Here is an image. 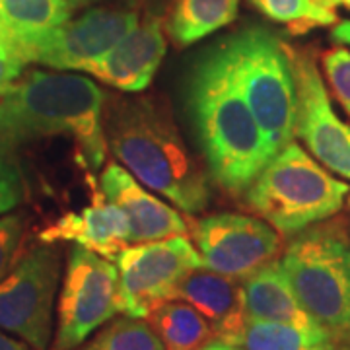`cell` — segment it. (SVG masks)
Listing matches in <instances>:
<instances>
[{
    "label": "cell",
    "instance_id": "1",
    "mask_svg": "<svg viewBox=\"0 0 350 350\" xmlns=\"http://www.w3.org/2000/svg\"><path fill=\"white\" fill-rule=\"evenodd\" d=\"M185 107L211 177L232 195H243L275 158L232 75L222 43L197 59L185 84Z\"/></svg>",
    "mask_w": 350,
    "mask_h": 350
},
{
    "label": "cell",
    "instance_id": "2",
    "mask_svg": "<svg viewBox=\"0 0 350 350\" xmlns=\"http://www.w3.org/2000/svg\"><path fill=\"white\" fill-rule=\"evenodd\" d=\"M105 92L86 76L31 70L0 96V152L39 138H72L88 170L105 160Z\"/></svg>",
    "mask_w": 350,
    "mask_h": 350
},
{
    "label": "cell",
    "instance_id": "3",
    "mask_svg": "<svg viewBox=\"0 0 350 350\" xmlns=\"http://www.w3.org/2000/svg\"><path fill=\"white\" fill-rule=\"evenodd\" d=\"M103 126L115 158L150 191L187 214L202 213L211 204L208 177L156 101H115Z\"/></svg>",
    "mask_w": 350,
    "mask_h": 350
},
{
    "label": "cell",
    "instance_id": "4",
    "mask_svg": "<svg viewBox=\"0 0 350 350\" xmlns=\"http://www.w3.org/2000/svg\"><path fill=\"white\" fill-rule=\"evenodd\" d=\"M350 187L329 175L298 144L290 142L245 189L250 211L284 236L331 218Z\"/></svg>",
    "mask_w": 350,
    "mask_h": 350
},
{
    "label": "cell",
    "instance_id": "5",
    "mask_svg": "<svg viewBox=\"0 0 350 350\" xmlns=\"http://www.w3.org/2000/svg\"><path fill=\"white\" fill-rule=\"evenodd\" d=\"M238 82L275 156L296 135V80L290 51L261 25L239 29L222 43Z\"/></svg>",
    "mask_w": 350,
    "mask_h": 350
},
{
    "label": "cell",
    "instance_id": "6",
    "mask_svg": "<svg viewBox=\"0 0 350 350\" xmlns=\"http://www.w3.org/2000/svg\"><path fill=\"white\" fill-rule=\"evenodd\" d=\"M282 269L301 308L335 337L350 335V238L338 222L298 232Z\"/></svg>",
    "mask_w": 350,
    "mask_h": 350
},
{
    "label": "cell",
    "instance_id": "7",
    "mask_svg": "<svg viewBox=\"0 0 350 350\" xmlns=\"http://www.w3.org/2000/svg\"><path fill=\"white\" fill-rule=\"evenodd\" d=\"M123 312L117 265L82 245H72L57 308V335L51 350L78 349L92 333Z\"/></svg>",
    "mask_w": 350,
    "mask_h": 350
},
{
    "label": "cell",
    "instance_id": "8",
    "mask_svg": "<svg viewBox=\"0 0 350 350\" xmlns=\"http://www.w3.org/2000/svg\"><path fill=\"white\" fill-rule=\"evenodd\" d=\"M59 282L61 251L41 241L0 280V329L22 338L33 350H49Z\"/></svg>",
    "mask_w": 350,
    "mask_h": 350
},
{
    "label": "cell",
    "instance_id": "9",
    "mask_svg": "<svg viewBox=\"0 0 350 350\" xmlns=\"http://www.w3.org/2000/svg\"><path fill=\"white\" fill-rule=\"evenodd\" d=\"M117 271L123 313L146 319L162 301L172 300L177 284L202 267L200 253L187 236L135 243L119 253Z\"/></svg>",
    "mask_w": 350,
    "mask_h": 350
},
{
    "label": "cell",
    "instance_id": "10",
    "mask_svg": "<svg viewBox=\"0 0 350 350\" xmlns=\"http://www.w3.org/2000/svg\"><path fill=\"white\" fill-rule=\"evenodd\" d=\"M202 267L243 280L275 261L280 238L273 226L245 214H213L193 228Z\"/></svg>",
    "mask_w": 350,
    "mask_h": 350
},
{
    "label": "cell",
    "instance_id": "11",
    "mask_svg": "<svg viewBox=\"0 0 350 350\" xmlns=\"http://www.w3.org/2000/svg\"><path fill=\"white\" fill-rule=\"evenodd\" d=\"M288 51L296 80V137L327 170L350 179V126L333 109L312 55Z\"/></svg>",
    "mask_w": 350,
    "mask_h": 350
},
{
    "label": "cell",
    "instance_id": "12",
    "mask_svg": "<svg viewBox=\"0 0 350 350\" xmlns=\"http://www.w3.org/2000/svg\"><path fill=\"white\" fill-rule=\"evenodd\" d=\"M138 14L121 8H90L68 20L33 53L31 63L57 70H84L121 43L138 25Z\"/></svg>",
    "mask_w": 350,
    "mask_h": 350
},
{
    "label": "cell",
    "instance_id": "13",
    "mask_svg": "<svg viewBox=\"0 0 350 350\" xmlns=\"http://www.w3.org/2000/svg\"><path fill=\"white\" fill-rule=\"evenodd\" d=\"M101 193L126 216L131 243H148L187 234L185 218L138 185L131 172L117 163H109L101 174Z\"/></svg>",
    "mask_w": 350,
    "mask_h": 350
},
{
    "label": "cell",
    "instance_id": "14",
    "mask_svg": "<svg viewBox=\"0 0 350 350\" xmlns=\"http://www.w3.org/2000/svg\"><path fill=\"white\" fill-rule=\"evenodd\" d=\"M165 51L167 41L162 20L148 18L138 22L137 27L88 72L121 92H142L150 86Z\"/></svg>",
    "mask_w": 350,
    "mask_h": 350
},
{
    "label": "cell",
    "instance_id": "15",
    "mask_svg": "<svg viewBox=\"0 0 350 350\" xmlns=\"http://www.w3.org/2000/svg\"><path fill=\"white\" fill-rule=\"evenodd\" d=\"M39 239L43 243L75 241L101 257L115 261L129 247V220L103 193H94L92 204L80 213H68L47 226Z\"/></svg>",
    "mask_w": 350,
    "mask_h": 350
},
{
    "label": "cell",
    "instance_id": "16",
    "mask_svg": "<svg viewBox=\"0 0 350 350\" xmlns=\"http://www.w3.org/2000/svg\"><path fill=\"white\" fill-rule=\"evenodd\" d=\"M172 300L191 304L211 323L213 335L234 345L247 315L243 310L241 280L214 273L206 267L191 271L175 288Z\"/></svg>",
    "mask_w": 350,
    "mask_h": 350
},
{
    "label": "cell",
    "instance_id": "17",
    "mask_svg": "<svg viewBox=\"0 0 350 350\" xmlns=\"http://www.w3.org/2000/svg\"><path fill=\"white\" fill-rule=\"evenodd\" d=\"M66 0H0V36L22 63H31L39 45L70 20Z\"/></svg>",
    "mask_w": 350,
    "mask_h": 350
},
{
    "label": "cell",
    "instance_id": "18",
    "mask_svg": "<svg viewBox=\"0 0 350 350\" xmlns=\"http://www.w3.org/2000/svg\"><path fill=\"white\" fill-rule=\"evenodd\" d=\"M243 310L250 319L278 321L290 325H319L301 308L280 261H271L241 280Z\"/></svg>",
    "mask_w": 350,
    "mask_h": 350
},
{
    "label": "cell",
    "instance_id": "19",
    "mask_svg": "<svg viewBox=\"0 0 350 350\" xmlns=\"http://www.w3.org/2000/svg\"><path fill=\"white\" fill-rule=\"evenodd\" d=\"M337 338L321 325L300 327L247 317L234 347L236 350H333Z\"/></svg>",
    "mask_w": 350,
    "mask_h": 350
},
{
    "label": "cell",
    "instance_id": "20",
    "mask_svg": "<svg viewBox=\"0 0 350 350\" xmlns=\"http://www.w3.org/2000/svg\"><path fill=\"white\" fill-rule=\"evenodd\" d=\"M239 0H175L167 33L177 47H189L236 20Z\"/></svg>",
    "mask_w": 350,
    "mask_h": 350
},
{
    "label": "cell",
    "instance_id": "21",
    "mask_svg": "<svg viewBox=\"0 0 350 350\" xmlns=\"http://www.w3.org/2000/svg\"><path fill=\"white\" fill-rule=\"evenodd\" d=\"M163 350H197L213 337L211 323L183 300H165L148 315Z\"/></svg>",
    "mask_w": 350,
    "mask_h": 350
},
{
    "label": "cell",
    "instance_id": "22",
    "mask_svg": "<svg viewBox=\"0 0 350 350\" xmlns=\"http://www.w3.org/2000/svg\"><path fill=\"white\" fill-rule=\"evenodd\" d=\"M269 20L284 24L292 33H306L313 27L337 22L340 0H250Z\"/></svg>",
    "mask_w": 350,
    "mask_h": 350
},
{
    "label": "cell",
    "instance_id": "23",
    "mask_svg": "<svg viewBox=\"0 0 350 350\" xmlns=\"http://www.w3.org/2000/svg\"><path fill=\"white\" fill-rule=\"evenodd\" d=\"M82 350H163V345L148 321L125 315L100 331Z\"/></svg>",
    "mask_w": 350,
    "mask_h": 350
},
{
    "label": "cell",
    "instance_id": "24",
    "mask_svg": "<svg viewBox=\"0 0 350 350\" xmlns=\"http://www.w3.org/2000/svg\"><path fill=\"white\" fill-rule=\"evenodd\" d=\"M25 234L24 214L0 216V280L8 275L18 262Z\"/></svg>",
    "mask_w": 350,
    "mask_h": 350
},
{
    "label": "cell",
    "instance_id": "25",
    "mask_svg": "<svg viewBox=\"0 0 350 350\" xmlns=\"http://www.w3.org/2000/svg\"><path fill=\"white\" fill-rule=\"evenodd\" d=\"M323 68L335 98L350 115V51L342 47L327 51L323 55Z\"/></svg>",
    "mask_w": 350,
    "mask_h": 350
},
{
    "label": "cell",
    "instance_id": "26",
    "mask_svg": "<svg viewBox=\"0 0 350 350\" xmlns=\"http://www.w3.org/2000/svg\"><path fill=\"white\" fill-rule=\"evenodd\" d=\"M24 199V179L10 154L0 152V216L10 213Z\"/></svg>",
    "mask_w": 350,
    "mask_h": 350
},
{
    "label": "cell",
    "instance_id": "27",
    "mask_svg": "<svg viewBox=\"0 0 350 350\" xmlns=\"http://www.w3.org/2000/svg\"><path fill=\"white\" fill-rule=\"evenodd\" d=\"M24 63L16 57H6L0 59V96L8 92V88L22 76Z\"/></svg>",
    "mask_w": 350,
    "mask_h": 350
},
{
    "label": "cell",
    "instance_id": "28",
    "mask_svg": "<svg viewBox=\"0 0 350 350\" xmlns=\"http://www.w3.org/2000/svg\"><path fill=\"white\" fill-rule=\"evenodd\" d=\"M331 39L335 43H340V45H349L350 47V20L347 22H340L333 27L331 31Z\"/></svg>",
    "mask_w": 350,
    "mask_h": 350
},
{
    "label": "cell",
    "instance_id": "29",
    "mask_svg": "<svg viewBox=\"0 0 350 350\" xmlns=\"http://www.w3.org/2000/svg\"><path fill=\"white\" fill-rule=\"evenodd\" d=\"M0 350H29L25 347V342L16 340L10 335H6V331L0 329Z\"/></svg>",
    "mask_w": 350,
    "mask_h": 350
},
{
    "label": "cell",
    "instance_id": "30",
    "mask_svg": "<svg viewBox=\"0 0 350 350\" xmlns=\"http://www.w3.org/2000/svg\"><path fill=\"white\" fill-rule=\"evenodd\" d=\"M197 350H236V347L230 345V342H226L222 338H211L208 342H204Z\"/></svg>",
    "mask_w": 350,
    "mask_h": 350
},
{
    "label": "cell",
    "instance_id": "31",
    "mask_svg": "<svg viewBox=\"0 0 350 350\" xmlns=\"http://www.w3.org/2000/svg\"><path fill=\"white\" fill-rule=\"evenodd\" d=\"M66 2H68V6H70L72 10H78V8H84V6L96 2V0H66Z\"/></svg>",
    "mask_w": 350,
    "mask_h": 350
},
{
    "label": "cell",
    "instance_id": "32",
    "mask_svg": "<svg viewBox=\"0 0 350 350\" xmlns=\"http://www.w3.org/2000/svg\"><path fill=\"white\" fill-rule=\"evenodd\" d=\"M6 57H14V55H12V53H10V51H8V45H6V41H4V38L0 36V59H6ZM16 59H18V57H16Z\"/></svg>",
    "mask_w": 350,
    "mask_h": 350
},
{
    "label": "cell",
    "instance_id": "33",
    "mask_svg": "<svg viewBox=\"0 0 350 350\" xmlns=\"http://www.w3.org/2000/svg\"><path fill=\"white\" fill-rule=\"evenodd\" d=\"M333 350H350V345H340L337 338V345H335V349Z\"/></svg>",
    "mask_w": 350,
    "mask_h": 350
},
{
    "label": "cell",
    "instance_id": "34",
    "mask_svg": "<svg viewBox=\"0 0 350 350\" xmlns=\"http://www.w3.org/2000/svg\"><path fill=\"white\" fill-rule=\"evenodd\" d=\"M340 4H342V6H347V8L350 10V0H340Z\"/></svg>",
    "mask_w": 350,
    "mask_h": 350
}]
</instances>
